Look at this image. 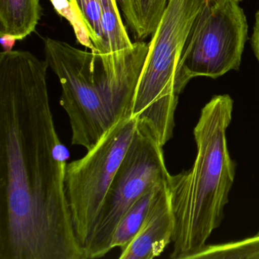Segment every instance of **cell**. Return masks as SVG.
I'll return each mask as SVG.
<instances>
[{
	"instance_id": "cell-1",
	"label": "cell",
	"mask_w": 259,
	"mask_h": 259,
	"mask_svg": "<svg viewBox=\"0 0 259 259\" xmlns=\"http://www.w3.org/2000/svg\"><path fill=\"white\" fill-rule=\"evenodd\" d=\"M48 63L0 54V259H84L65 193L68 151L54 124Z\"/></svg>"
},
{
	"instance_id": "cell-2",
	"label": "cell",
	"mask_w": 259,
	"mask_h": 259,
	"mask_svg": "<svg viewBox=\"0 0 259 259\" xmlns=\"http://www.w3.org/2000/svg\"><path fill=\"white\" fill-rule=\"evenodd\" d=\"M233 110L228 95H217L205 104L194 128L197 154L193 165L169 177L172 259H194L222 222L236 174L227 139Z\"/></svg>"
},
{
	"instance_id": "cell-3",
	"label": "cell",
	"mask_w": 259,
	"mask_h": 259,
	"mask_svg": "<svg viewBox=\"0 0 259 259\" xmlns=\"http://www.w3.org/2000/svg\"><path fill=\"white\" fill-rule=\"evenodd\" d=\"M45 54L61 85L60 104L70 122L72 145L89 151L119 121L133 117L140 76L113 78L99 54L56 39H45Z\"/></svg>"
},
{
	"instance_id": "cell-4",
	"label": "cell",
	"mask_w": 259,
	"mask_h": 259,
	"mask_svg": "<svg viewBox=\"0 0 259 259\" xmlns=\"http://www.w3.org/2000/svg\"><path fill=\"white\" fill-rule=\"evenodd\" d=\"M207 0H169L148 44V55L136 89L133 117L164 146L174 136L180 94L176 75L197 16Z\"/></svg>"
},
{
	"instance_id": "cell-5",
	"label": "cell",
	"mask_w": 259,
	"mask_h": 259,
	"mask_svg": "<svg viewBox=\"0 0 259 259\" xmlns=\"http://www.w3.org/2000/svg\"><path fill=\"white\" fill-rule=\"evenodd\" d=\"M136 118L122 119L87 154L67 163L65 193L75 239L84 251L112 181L137 130Z\"/></svg>"
},
{
	"instance_id": "cell-6",
	"label": "cell",
	"mask_w": 259,
	"mask_h": 259,
	"mask_svg": "<svg viewBox=\"0 0 259 259\" xmlns=\"http://www.w3.org/2000/svg\"><path fill=\"white\" fill-rule=\"evenodd\" d=\"M247 37L248 24L239 2L207 0L194 22L179 63V93L195 77L217 78L239 70Z\"/></svg>"
},
{
	"instance_id": "cell-7",
	"label": "cell",
	"mask_w": 259,
	"mask_h": 259,
	"mask_svg": "<svg viewBox=\"0 0 259 259\" xmlns=\"http://www.w3.org/2000/svg\"><path fill=\"white\" fill-rule=\"evenodd\" d=\"M169 177L163 146L146 127L138 123L103 203L84 259L104 257L110 252L116 227L127 210L144 194L167 183Z\"/></svg>"
},
{
	"instance_id": "cell-8",
	"label": "cell",
	"mask_w": 259,
	"mask_h": 259,
	"mask_svg": "<svg viewBox=\"0 0 259 259\" xmlns=\"http://www.w3.org/2000/svg\"><path fill=\"white\" fill-rule=\"evenodd\" d=\"M69 1L84 22L107 73L115 78L141 75L149 45L131 41L117 0Z\"/></svg>"
},
{
	"instance_id": "cell-9",
	"label": "cell",
	"mask_w": 259,
	"mask_h": 259,
	"mask_svg": "<svg viewBox=\"0 0 259 259\" xmlns=\"http://www.w3.org/2000/svg\"><path fill=\"white\" fill-rule=\"evenodd\" d=\"M174 218L168 183L159 192L145 221L130 245L120 251V259H153L172 242Z\"/></svg>"
},
{
	"instance_id": "cell-10",
	"label": "cell",
	"mask_w": 259,
	"mask_h": 259,
	"mask_svg": "<svg viewBox=\"0 0 259 259\" xmlns=\"http://www.w3.org/2000/svg\"><path fill=\"white\" fill-rule=\"evenodd\" d=\"M41 11L39 0H0V34L26 38L35 31Z\"/></svg>"
},
{
	"instance_id": "cell-11",
	"label": "cell",
	"mask_w": 259,
	"mask_h": 259,
	"mask_svg": "<svg viewBox=\"0 0 259 259\" xmlns=\"http://www.w3.org/2000/svg\"><path fill=\"white\" fill-rule=\"evenodd\" d=\"M128 29L138 41L155 32L169 0H118Z\"/></svg>"
},
{
	"instance_id": "cell-12",
	"label": "cell",
	"mask_w": 259,
	"mask_h": 259,
	"mask_svg": "<svg viewBox=\"0 0 259 259\" xmlns=\"http://www.w3.org/2000/svg\"><path fill=\"white\" fill-rule=\"evenodd\" d=\"M166 184L148 191L130 207L116 227L112 248H119L122 251L130 245L140 230L159 192Z\"/></svg>"
},
{
	"instance_id": "cell-13",
	"label": "cell",
	"mask_w": 259,
	"mask_h": 259,
	"mask_svg": "<svg viewBox=\"0 0 259 259\" xmlns=\"http://www.w3.org/2000/svg\"><path fill=\"white\" fill-rule=\"evenodd\" d=\"M51 2L57 13L69 22L75 33L77 41L95 53V47L91 40L87 28L72 3L69 0H51Z\"/></svg>"
},
{
	"instance_id": "cell-14",
	"label": "cell",
	"mask_w": 259,
	"mask_h": 259,
	"mask_svg": "<svg viewBox=\"0 0 259 259\" xmlns=\"http://www.w3.org/2000/svg\"><path fill=\"white\" fill-rule=\"evenodd\" d=\"M251 46L259 63V10L255 15V22L251 37Z\"/></svg>"
},
{
	"instance_id": "cell-15",
	"label": "cell",
	"mask_w": 259,
	"mask_h": 259,
	"mask_svg": "<svg viewBox=\"0 0 259 259\" xmlns=\"http://www.w3.org/2000/svg\"><path fill=\"white\" fill-rule=\"evenodd\" d=\"M16 40H18L16 37L10 34H0V42L4 48V52H10L13 51Z\"/></svg>"
},
{
	"instance_id": "cell-16",
	"label": "cell",
	"mask_w": 259,
	"mask_h": 259,
	"mask_svg": "<svg viewBox=\"0 0 259 259\" xmlns=\"http://www.w3.org/2000/svg\"><path fill=\"white\" fill-rule=\"evenodd\" d=\"M236 1H237V2L240 3L241 1H242V0H236Z\"/></svg>"
},
{
	"instance_id": "cell-17",
	"label": "cell",
	"mask_w": 259,
	"mask_h": 259,
	"mask_svg": "<svg viewBox=\"0 0 259 259\" xmlns=\"http://www.w3.org/2000/svg\"><path fill=\"white\" fill-rule=\"evenodd\" d=\"M256 234H258L259 235V230H258V232H257V233H256Z\"/></svg>"
}]
</instances>
